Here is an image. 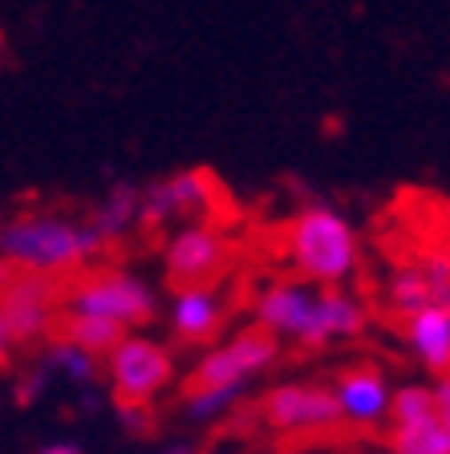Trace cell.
<instances>
[{"label": "cell", "instance_id": "obj_7", "mask_svg": "<svg viewBox=\"0 0 450 454\" xmlns=\"http://www.w3.org/2000/svg\"><path fill=\"white\" fill-rule=\"evenodd\" d=\"M244 418L260 434L276 438V442H325V438L341 434L337 406L328 394L325 378H276L264 381L256 397L248 402Z\"/></svg>", "mask_w": 450, "mask_h": 454}, {"label": "cell", "instance_id": "obj_5", "mask_svg": "<svg viewBox=\"0 0 450 454\" xmlns=\"http://www.w3.org/2000/svg\"><path fill=\"white\" fill-rule=\"evenodd\" d=\"M162 293L146 272L126 264H94L61 284V317L102 321L118 333H142L159 321Z\"/></svg>", "mask_w": 450, "mask_h": 454}, {"label": "cell", "instance_id": "obj_15", "mask_svg": "<svg viewBox=\"0 0 450 454\" xmlns=\"http://www.w3.org/2000/svg\"><path fill=\"white\" fill-rule=\"evenodd\" d=\"M398 345L418 365L422 378L450 373V304H422L394 321Z\"/></svg>", "mask_w": 450, "mask_h": 454}, {"label": "cell", "instance_id": "obj_16", "mask_svg": "<svg viewBox=\"0 0 450 454\" xmlns=\"http://www.w3.org/2000/svg\"><path fill=\"white\" fill-rule=\"evenodd\" d=\"M85 223L94 227L98 244L106 247V255L126 247L142 231L138 223V183H114L110 191H102L94 207L85 211Z\"/></svg>", "mask_w": 450, "mask_h": 454}, {"label": "cell", "instance_id": "obj_3", "mask_svg": "<svg viewBox=\"0 0 450 454\" xmlns=\"http://www.w3.org/2000/svg\"><path fill=\"white\" fill-rule=\"evenodd\" d=\"M0 260L17 276L66 284L69 276L102 264L106 247L85 223V211L25 207L0 215Z\"/></svg>", "mask_w": 450, "mask_h": 454}, {"label": "cell", "instance_id": "obj_11", "mask_svg": "<svg viewBox=\"0 0 450 454\" xmlns=\"http://www.w3.org/2000/svg\"><path fill=\"white\" fill-rule=\"evenodd\" d=\"M53 389L74 394L82 402V410H94L102 402V361L77 349L74 340L49 337L45 345L33 349V361H28L25 378H20V397L33 402V397H45Z\"/></svg>", "mask_w": 450, "mask_h": 454}, {"label": "cell", "instance_id": "obj_9", "mask_svg": "<svg viewBox=\"0 0 450 454\" xmlns=\"http://www.w3.org/2000/svg\"><path fill=\"white\" fill-rule=\"evenodd\" d=\"M235 264V239L224 219H195L159 236V268L170 288L224 284Z\"/></svg>", "mask_w": 450, "mask_h": 454}, {"label": "cell", "instance_id": "obj_13", "mask_svg": "<svg viewBox=\"0 0 450 454\" xmlns=\"http://www.w3.org/2000/svg\"><path fill=\"white\" fill-rule=\"evenodd\" d=\"M377 442L385 446V454H450V434L434 406L430 381H398L394 410H390L385 434Z\"/></svg>", "mask_w": 450, "mask_h": 454}, {"label": "cell", "instance_id": "obj_17", "mask_svg": "<svg viewBox=\"0 0 450 454\" xmlns=\"http://www.w3.org/2000/svg\"><path fill=\"white\" fill-rule=\"evenodd\" d=\"M426 381H430L434 406H438V418H442V426H446V434H450V373L446 378H426Z\"/></svg>", "mask_w": 450, "mask_h": 454}, {"label": "cell", "instance_id": "obj_21", "mask_svg": "<svg viewBox=\"0 0 450 454\" xmlns=\"http://www.w3.org/2000/svg\"><path fill=\"white\" fill-rule=\"evenodd\" d=\"M12 276H17V272H12V268L4 264V260H0V296H4V288L12 284Z\"/></svg>", "mask_w": 450, "mask_h": 454}, {"label": "cell", "instance_id": "obj_12", "mask_svg": "<svg viewBox=\"0 0 450 454\" xmlns=\"http://www.w3.org/2000/svg\"><path fill=\"white\" fill-rule=\"evenodd\" d=\"M235 317V301L224 284H191V288H170L162 296L159 321L167 325V340L175 349H207L216 345Z\"/></svg>", "mask_w": 450, "mask_h": 454}, {"label": "cell", "instance_id": "obj_6", "mask_svg": "<svg viewBox=\"0 0 450 454\" xmlns=\"http://www.w3.org/2000/svg\"><path fill=\"white\" fill-rule=\"evenodd\" d=\"M183 381V361L167 337L154 333H126L118 345L102 357V386L114 410H142L154 414L162 397L178 394Z\"/></svg>", "mask_w": 450, "mask_h": 454}, {"label": "cell", "instance_id": "obj_20", "mask_svg": "<svg viewBox=\"0 0 450 454\" xmlns=\"http://www.w3.org/2000/svg\"><path fill=\"white\" fill-rule=\"evenodd\" d=\"M33 454H85V450L74 442V438H49V442H41Z\"/></svg>", "mask_w": 450, "mask_h": 454}, {"label": "cell", "instance_id": "obj_19", "mask_svg": "<svg viewBox=\"0 0 450 454\" xmlns=\"http://www.w3.org/2000/svg\"><path fill=\"white\" fill-rule=\"evenodd\" d=\"M162 454H203V442H199L195 434H183V438H170V442L162 446Z\"/></svg>", "mask_w": 450, "mask_h": 454}, {"label": "cell", "instance_id": "obj_2", "mask_svg": "<svg viewBox=\"0 0 450 454\" xmlns=\"http://www.w3.org/2000/svg\"><path fill=\"white\" fill-rule=\"evenodd\" d=\"M284 349L272 337H264L252 325L227 329L216 345L199 349L183 365L178 381V422L187 430H219V426L244 418L256 389L276 373Z\"/></svg>", "mask_w": 450, "mask_h": 454}, {"label": "cell", "instance_id": "obj_18", "mask_svg": "<svg viewBox=\"0 0 450 454\" xmlns=\"http://www.w3.org/2000/svg\"><path fill=\"white\" fill-rule=\"evenodd\" d=\"M17 353H20V345H17V337H12L9 321H4V312H0V369L12 365V357H17Z\"/></svg>", "mask_w": 450, "mask_h": 454}, {"label": "cell", "instance_id": "obj_8", "mask_svg": "<svg viewBox=\"0 0 450 454\" xmlns=\"http://www.w3.org/2000/svg\"><path fill=\"white\" fill-rule=\"evenodd\" d=\"M227 191L203 167H178L150 183H138V223L142 231H170L195 219H224Z\"/></svg>", "mask_w": 450, "mask_h": 454}, {"label": "cell", "instance_id": "obj_1", "mask_svg": "<svg viewBox=\"0 0 450 454\" xmlns=\"http://www.w3.org/2000/svg\"><path fill=\"white\" fill-rule=\"evenodd\" d=\"M248 325L284 353H328L357 345L374 329V304L357 288H317L280 272L248 293Z\"/></svg>", "mask_w": 450, "mask_h": 454}, {"label": "cell", "instance_id": "obj_10", "mask_svg": "<svg viewBox=\"0 0 450 454\" xmlns=\"http://www.w3.org/2000/svg\"><path fill=\"white\" fill-rule=\"evenodd\" d=\"M325 381H328V394H333V406H337L341 434L349 438L385 434V422H390V410H394V389H398L390 369L361 357L333 369Z\"/></svg>", "mask_w": 450, "mask_h": 454}, {"label": "cell", "instance_id": "obj_14", "mask_svg": "<svg viewBox=\"0 0 450 454\" xmlns=\"http://www.w3.org/2000/svg\"><path fill=\"white\" fill-rule=\"evenodd\" d=\"M0 312H4L20 353L25 349L33 353L49 337H57V325H61V284L37 280V276H12V284L0 296Z\"/></svg>", "mask_w": 450, "mask_h": 454}, {"label": "cell", "instance_id": "obj_4", "mask_svg": "<svg viewBox=\"0 0 450 454\" xmlns=\"http://www.w3.org/2000/svg\"><path fill=\"white\" fill-rule=\"evenodd\" d=\"M280 264L317 288H353L366 268V244L337 203L309 199L280 227Z\"/></svg>", "mask_w": 450, "mask_h": 454}]
</instances>
